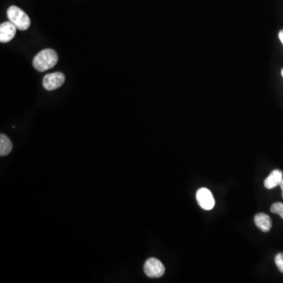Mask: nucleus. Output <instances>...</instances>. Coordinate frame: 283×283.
I'll list each match as a JSON object with an SVG mask.
<instances>
[{"mask_svg":"<svg viewBox=\"0 0 283 283\" xmlns=\"http://www.w3.org/2000/svg\"><path fill=\"white\" fill-rule=\"evenodd\" d=\"M145 274L149 278H160L165 272V268L159 259L149 258L144 265Z\"/></svg>","mask_w":283,"mask_h":283,"instance_id":"7ed1b4c3","label":"nucleus"},{"mask_svg":"<svg viewBox=\"0 0 283 283\" xmlns=\"http://www.w3.org/2000/svg\"><path fill=\"white\" fill-rule=\"evenodd\" d=\"M278 38H279L280 41L283 45V30L280 31L279 33H278Z\"/></svg>","mask_w":283,"mask_h":283,"instance_id":"f8f14e48","label":"nucleus"},{"mask_svg":"<svg viewBox=\"0 0 283 283\" xmlns=\"http://www.w3.org/2000/svg\"><path fill=\"white\" fill-rule=\"evenodd\" d=\"M281 195H282V199H283V191H282V194H281Z\"/></svg>","mask_w":283,"mask_h":283,"instance_id":"2eb2a0df","label":"nucleus"},{"mask_svg":"<svg viewBox=\"0 0 283 283\" xmlns=\"http://www.w3.org/2000/svg\"><path fill=\"white\" fill-rule=\"evenodd\" d=\"M17 33V27L11 21H6L0 26V42L3 43L10 42Z\"/></svg>","mask_w":283,"mask_h":283,"instance_id":"423d86ee","label":"nucleus"},{"mask_svg":"<svg viewBox=\"0 0 283 283\" xmlns=\"http://www.w3.org/2000/svg\"><path fill=\"white\" fill-rule=\"evenodd\" d=\"M9 20L20 31H26L30 27L31 20L29 15L21 9L11 6L7 10Z\"/></svg>","mask_w":283,"mask_h":283,"instance_id":"f03ea898","label":"nucleus"},{"mask_svg":"<svg viewBox=\"0 0 283 283\" xmlns=\"http://www.w3.org/2000/svg\"><path fill=\"white\" fill-rule=\"evenodd\" d=\"M283 178L282 171L275 169L271 171L269 177L265 180V186L267 189H273L279 186Z\"/></svg>","mask_w":283,"mask_h":283,"instance_id":"6e6552de","label":"nucleus"},{"mask_svg":"<svg viewBox=\"0 0 283 283\" xmlns=\"http://www.w3.org/2000/svg\"><path fill=\"white\" fill-rule=\"evenodd\" d=\"M275 262L280 272L283 273V253H280L276 255L275 258Z\"/></svg>","mask_w":283,"mask_h":283,"instance_id":"9b49d317","label":"nucleus"},{"mask_svg":"<svg viewBox=\"0 0 283 283\" xmlns=\"http://www.w3.org/2000/svg\"><path fill=\"white\" fill-rule=\"evenodd\" d=\"M13 144L10 139L6 135H0V155L7 156L11 152Z\"/></svg>","mask_w":283,"mask_h":283,"instance_id":"1a4fd4ad","label":"nucleus"},{"mask_svg":"<svg viewBox=\"0 0 283 283\" xmlns=\"http://www.w3.org/2000/svg\"><path fill=\"white\" fill-rule=\"evenodd\" d=\"M254 222L256 227L263 232H268L272 227V222L269 215L263 212L255 215Z\"/></svg>","mask_w":283,"mask_h":283,"instance_id":"0eeeda50","label":"nucleus"},{"mask_svg":"<svg viewBox=\"0 0 283 283\" xmlns=\"http://www.w3.org/2000/svg\"><path fill=\"white\" fill-rule=\"evenodd\" d=\"M271 212L278 214L283 220V203L277 202V203L273 204L271 207Z\"/></svg>","mask_w":283,"mask_h":283,"instance_id":"9d476101","label":"nucleus"},{"mask_svg":"<svg viewBox=\"0 0 283 283\" xmlns=\"http://www.w3.org/2000/svg\"><path fill=\"white\" fill-rule=\"evenodd\" d=\"M281 76H282V77H283V69L282 70H281Z\"/></svg>","mask_w":283,"mask_h":283,"instance_id":"4468645a","label":"nucleus"},{"mask_svg":"<svg viewBox=\"0 0 283 283\" xmlns=\"http://www.w3.org/2000/svg\"><path fill=\"white\" fill-rule=\"evenodd\" d=\"M66 80V77L62 73H56L47 74L42 80V86L46 90L54 91L62 86Z\"/></svg>","mask_w":283,"mask_h":283,"instance_id":"20e7f679","label":"nucleus"},{"mask_svg":"<svg viewBox=\"0 0 283 283\" xmlns=\"http://www.w3.org/2000/svg\"><path fill=\"white\" fill-rule=\"evenodd\" d=\"M280 187H281V190L283 191V178L282 180H281V183H280Z\"/></svg>","mask_w":283,"mask_h":283,"instance_id":"ddd939ff","label":"nucleus"},{"mask_svg":"<svg viewBox=\"0 0 283 283\" xmlns=\"http://www.w3.org/2000/svg\"><path fill=\"white\" fill-rule=\"evenodd\" d=\"M198 202L202 209L205 210H211L213 209L215 205V200H214L213 195L212 192L207 188H201L198 190L197 195Z\"/></svg>","mask_w":283,"mask_h":283,"instance_id":"39448f33","label":"nucleus"},{"mask_svg":"<svg viewBox=\"0 0 283 283\" xmlns=\"http://www.w3.org/2000/svg\"><path fill=\"white\" fill-rule=\"evenodd\" d=\"M58 55L56 51L52 49H45L38 53L33 59V67L37 71L43 73L56 66Z\"/></svg>","mask_w":283,"mask_h":283,"instance_id":"f257e3e1","label":"nucleus"}]
</instances>
